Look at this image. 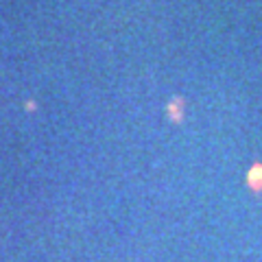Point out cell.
Wrapping results in <instances>:
<instances>
[{
  "label": "cell",
  "mask_w": 262,
  "mask_h": 262,
  "mask_svg": "<svg viewBox=\"0 0 262 262\" xmlns=\"http://www.w3.org/2000/svg\"><path fill=\"white\" fill-rule=\"evenodd\" d=\"M179 107H182V101H175V103H170L168 105V112L173 114V118L179 120Z\"/></svg>",
  "instance_id": "cell-1"
}]
</instances>
